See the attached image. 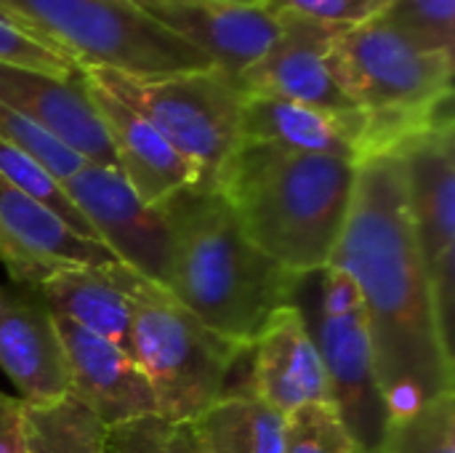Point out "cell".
Instances as JSON below:
<instances>
[{"instance_id":"d4e9b609","label":"cell","mask_w":455,"mask_h":453,"mask_svg":"<svg viewBox=\"0 0 455 453\" xmlns=\"http://www.w3.org/2000/svg\"><path fill=\"white\" fill-rule=\"evenodd\" d=\"M101 453H205L197 422L141 417L104 433Z\"/></svg>"},{"instance_id":"30bf717a","label":"cell","mask_w":455,"mask_h":453,"mask_svg":"<svg viewBox=\"0 0 455 453\" xmlns=\"http://www.w3.org/2000/svg\"><path fill=\"white\" fill-rule=\"evenodd\" d=\"M61 187L117 264L165 288L171 227L163 206L144 203L117 168L96 163H85Z\"/></svg>"},{"instance_id":"cb8c5ba5","label":"cell","mask_w":455,"mask_h":453,"mask_svg":"<svg viewBox=\"0 0 455 453\" xmlns=\"http://www.w3.org/2000/svg\"><path fill=\"white\" fill-rule=\"evenodd\" d=\"M0 176L13 184L16 190H21L24 195L35 198L37 203H43L45 208H51L67 227H72L80 238L96 240L91 224L80 216V211L72 206V200L67 198L64 187L59 179H53L35 158H29L27 152H21L19 147L8 144L5 139H0Z\"/></svg>"},{"instance_id":"7c38bea8","label":"cell","mask_w":455,"mask_h":453,"mask_svg":"<svg viewBox=\"0 0 455 453\" xmlns=\"http://www.w3.org/2000/svg\"><path fill=\"white\" fill-rule=\"evenodd\" d=\"M245 355L251 368L243 390L277 414L288 417L304 406H333L320 352L296 304L272 312Z\"/></svg>"},{"instance_id":"83f0119b","label":"cell","mask_w":455,"mask_h":453,"mask_svg":"<svg viewBox=\"0 0 455 453\" xmlns=\"http://www.w3.org/2000/svg\"><path fill=\"white\" fill-rule=\"evenodd\" d=\"M355 449L333 406H304L285 417L283 453H352Z\"/></svg>"},{"instance_id":"4dcf8cb0","label":"cell","mask_w":455,"mask_h":453,"mask_svg":"<svg viewBox=\"0 0 455 453\" xmlns=\"http://www.w3.org/2000/svg\"><path fill=\"white\" fill-rule=\"evenodd\" d=\"M0 453H27L24 400L0 390Z\"/></svg>"},{"instance_id":"d6986e66","label":"cell","mask_w":455,"mask_h":453,"mask_svg":"<svg viewBox=\"0 0 455 453\" xmlns=\"http://www.w3.org/2000/svg\"><path fill=\"white\" fill-rule=\"evenodd\" d=\"M0 371L27 406H45L69 395L53 315L5 288H0Z\"/></svg>"},{"instance_id":"d6a6232c","label":"cell","mask_w":455,"mask_h":453,"mask_svg":"<svg viewBox=\"0 0 455 453\" xmlns=\"http://www.w3.org/2000/svg\"><path fill=\"white\" fill-rule=\"evenodd\" d=\"M352 453H371V451H363V449H355V451Z\"/></svg>"},{"instance_id":"4fadbf2b","label":"cell","mask_w":455,"mask_h":453,"mask_svg":"<svg viewBox=\"0 0 455 453\" xmlns=\"http://www.w3.org/2000/svg\"><path fill=\"white\" fill-rule=\"evenodd\" d=\"M133 5L229 75L261 59L280 29V16L267 5L229 0H133Z\"/></svg>"},{"instance_id":"ffe728a7","label":"cell","mask_w":455,"mask_h":453,"mask_svg":"<svg viewBox=\"0 0 455 453\" xmlns=\"http://www.w3.org/2000/svg\"><path fill=\"white\" fill-rule=\"evenodd\" d=\"M32 291L40 294L43 307L75 323L77 328L107 339L128 352L131 299L117 288L104 267H59L48 272Z\"/></svg>"},{"instance_id":"f546056e","label":"cell","mask_w":455,"mask_h":453,"mask_svg":"<svg viewBox=\"0 0 455 453\" xmlns=\"http://www.w3.org/2000/svg\"><path fill=\"white\" fill-rule=\"evenodd\" d=\"M392 0H264L272 13H299L315 21L357 27L387 11Z\"/></svg>"},{"instance_id":"44dd1931","label":"cell","mask_w":455,"mask_h":453,"mask_svg":"<svg viewBox=\"0 0 455 453\" xmlns=\"http://www.w3.org/2000/svg\"><path fill=\"white\" fill-rule=\"evenodd\" d=\"M205 453H283L285 417L248 390L227 392L197 419Z\"/></svg>"},{"instance_id":"7a4b0ae2","label":"cell","mask_w":455,"mask_h":453,"mask_svg":"<svg viewBox=\"0 0 455 453\" xmlns=\"http://www.w3.org/2000/svg\"><path fill=\"white\" fill-rule=\"evenodd\" d=\"M171 227L165 291L211 331L248 347L272 312L293 304L301 278L261 254L216 187L160 203Z\"/></svg>"},{"instance_id":"e0dca14e","label":"cell","mask_w":455,"mask_h":453,"mask_svg":"<svg viewBox=\"0 0 455 453\" xmlns=\"http://www.w3.org/2000/svg\"><path fill=\"white\" fill-rule=\"evenodd\" d=\"M83 80L104 123L117 171L144 203L160 206L176 192L200 184L197 168L181 152H176L171 142L141 112H136L85 75Z\"/></svg>"},{"instance_id":"1f68e13d","label":"cell","mask_w":455,"mask_h":453,"mask_svg":"<svg viewBox=\"0 0 455 453\" xmlns=\"http://www.w3.org/2000/svg\"><path fill=\"white\" fill-rule=\"evenodd\" d=\"M229 3H245V5H264V0H229Z\"/></svg>"},{"instance_id":"4316f807","label":"cell","mask_w":455,"mask_h":453,"mask_svg":"<svg viewBox=\"0 0 455 453\" xmlns=\"http://www.w3.org/2000/svg\"><path fill=\"white\" fill-rule=\"evenodd\" d=\"M0 139H5L8 144L35 158L59 182H67L85 166V160L77 152L64 147L59 139H53L40 125H35L16 109L5 107L3 101H0Z\"/></svg>"},{"instance_id":"8992f818","label":"cell","mask_w":455,"mask_h":453,"mask_svg":"<svg viewBox=\"0 0 455 453\" xmlns=\"http://www.w3.org/2000/svg\"><path fill=\"white\" fill-rule=\"evenodd\" d=\"M0 8L80 69L163 77L213 67L133 0H0Z\"/></svg>"},{"instance_id":"ba28073f","label":"cell","mask_w":455,"mask_h":453,"mask_svg":"<svg viewBox=\"0 0 455 453\" xmlns=\"http://www.w3.org/2000/svg\"><path fill=\"white\" fill-rule=\"evenodd\" d=\"M293 304L320 352L333 409L357 449L379 453L389 406L381 395L373 347L355 283L333 264L301 278Z\"/></svg>"},{"instance_id":"277c9868","label":"cell","mask_w":455,"mask_h":453,"mask_svg":"<svg viewBox=\"0 0 455 453\" xmlns=\"http://www.w3.org/2000/svg\"><path fill=\"white\" fill-rule=\"evenodd\" d=\"M107 272L131 299L128 355L155 395L157 417L197 422L227 395L248 347L211 331L165 288L128 267L112 262Z\"/></svg>"},{"instance_id":"3957f363","label":"cell","mask_w":455,"mask_h":453,"mask_svg":"<svg viewBox=\"0 0 455 453\" xmlns=\"http://www.w3.org/2000/svg\"><path fill=\"white\" fill-rule=\"evenodd\" d=\"M355 182L352 160L240 142L213 187L261 254L296 275H309L331 262Z\"/></svg>"},{"instance_id":"2e32d148","label":"cell","mask_w":455,"mask_h":453,"mask_svg":"<svg viewBox=\"0 0 455 453\" xmlns=\"http://www.w3.org/2000/svg\"><path fill=\"white\" fill-rule=\"evenodd\" d=\"M53 323L64 350L72 400L88 409L107 430L157 414L144 374L123 347L88 334L64 318L53 315Z\"/></svg>"},{"instance_id":"9c48e42d","label":"cell","mask_w":455,"mask_h":453,"mask_svg":"<svg viewBox=\"0 0 455 453\" xmlns=\"http://www.w3.org/2000/svg\"><path fill=\"white\" fill-rule=\"evenodd\" d=\"M395 152L403 163L408 211L416 246L435 294L445 342L455 339V125L432 123L403 139Z\"/></svg>"},{"instance_id":"5bb4252c","label":"cell","mask_w":455,"mask_h":453,"mask_svg":"<svg viewBox=\"0 0 455 453\" xmlns=\"http://www.w3.org/2000/svg\"><path fill=\"white\" fill-rule=\"evenodd\" d=\"M0 262L16 283L35 288L59 267H104L117 259L0 176Z\"/></svg>"},{"instance_id":"6da1fadb","label":"cell","mask_w":455,"mask_h":453,"mask_svg":"<svg viewBox=\"0 0 455 453\" xmlns=\"http://www.w3.org/2000/svg\"><path fill=\"white\" fill-rule=\"evenodd\" d=\"M328 264L360 294L389 417L453 392L455 352L440 328L395 152L357 163L352 206Z\"/></svg>"},{"instance_id":"484cf974","label":"cell","mask_w":455,"mask_h":453,"mask_svg":"<svg viewBox=\"0 0 455 453\" xmlns=\"http://www.w3.org/2000/svg\"><path fill=\"white\" fill-rule=\"evenodd\" d=\"M379 19L421 51L453 53L455 0H392Z\"/></svg>"},{"instance_id":"8fae6325","label":"cell","mask_w":455,"mask_h":453,"mask_svg":"<svg viewBox=\"0 0 455 453\" xmlns=\"http://www.w3.org/2000/svg\"><path fill=\"white\" fill-rule=\"evenodd\" d=\"M277 16V37L269 43L264 56L235 75L243 93L288 99L328 112H360L339 88L331 67L333 40L349 27L315 21L299 13Z\"/></svg>"},{"instance_id":"7402d4cb","label":"cell","mask_w":455,"mask_h":453,"mask_svg":"<svg viewBox=\"0 0 455 453\" xmlns=\"http://www.w3.org/2000/svg\"><path fill=\"white\" fill-rule=\"evenodd\" d=\"M27 453H101L107 427L69 395L45 403H24Z\"/></svg>"},{"instance_id":"ac0fdd59","label":"cell","mask_w":455,"mask_h":453,"mask_svg":"<svg viewBox=\"0 0 455 453\" xmlns=\"http://www.w3.org/2000/svg\"><path fill=\"white\" fill-rule=\"evenodd\" d=\"M240 142L360 163L368 155V117L251 93L240 112Z\"/></svg>"},{"instance_id":"5b68a950","label":"cell","mask_w":455,"mask_h":453,"mask_svg":"<svg viewBox=\"0 0 455 453\" xmlns=\"http://www.w3.org/2000/svg\"><path fill=\"white\" fill-rule=\"evenodd\" d=\"M331 67L339 88L368 117V155L453 117V53L421 51L379 16L333 40Z\"/></svg>"},{"instance_id":"f1b7e54d","label":"cell","mask_w":455,"mask_h":453,"mask_svg":"<svg viewBox=\"0 0 455 453\" xmlns=\"http://www.w3.org/2000/svg\"><path fill=\"white\" fill-rule=\"evenodd\" d=\"M0 64L27 67L51 72L59 77H80L83 69L56 45L45 43L43 37L24 29L0 8Z\"/></svg>"},{"instance_id":"603a6c76","label":"cell","mask_w":455,"mask_h":453,"mask_svg":"<svg viewBox=\"0 0 455 453\" xmlns=\"http://www.w3.org/2000/svg\"><path fill=\"white\" fill-rule=\"evenodd\" d=\"M379 453H455V390L389 417Z\"/></svg>"},{"instance_id":"52a82bcc","label":"cell","mask_w":455,"mask_h":453,"mask_svg":"<svg viewBox=\"0 0 455 453\" xmlns=\"http://www.w3.org/2000/svg\"><path fill=\"white\" fill-rule=\"evenodd\" d=\"M83 75L141 112L197 168L200 187L216 184L221 166L240 144L245 93L235 75L219 67L163 77H131L112 69H83Z\"/></svg>"},{"instance_id":"9a60e30c","label":"cell","mask_w":455,"mask_h":453,"mask_svg":"<svg viewBox=\"0 0 455 453\" xmlns=\"http://www.w3.org/2000/svg\"><path fill=\"white\" fill-rule=\"evenodd\" d=\"M0 101L77 152L85 163L117 168L83 75L59 77L40 69L0 64Z\"/></svg>"}]
</instances>
